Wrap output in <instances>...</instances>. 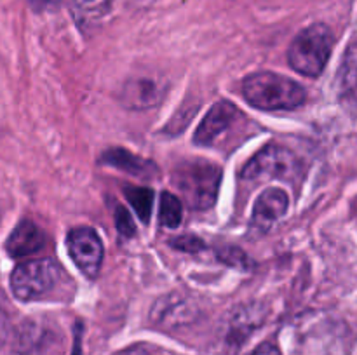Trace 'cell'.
I'll return each mask as SVG.
<instances>
[{"mask_svg": "<svg viewBox=\"0 0 357 355\" xmlns=\"http://www.w3.org/2000/svg\"><path fill=\"white\" fill-rule=\"evenodd\" d=\"M171 183L188 207L204 211L213 207L218 198L222 167L204 159L183 160L174 166Z\"/></svg>", "mask_w": 357, "mask_h": 355, "instance_id": "1", "label": "cell"}, {"mask_svg": "<svg viewBox=\"0 0 357 355\" xmlns=\"http://www.w3.org/2000/svg\"><path fill=\"white\" fill-rule=\"evenodd\" d=\"M243 93L248 103L260 110H293L307 97L300 84L272 72H258L246 77Z\"/></svg>", "mask_w": 357, "mask_h": 355, "instance_id": "2", "label": "cell"}, {"mask_svg": "<svg viewBox=\"0 0 357 355\" xmlns=\"http://www.w3.org/2000/svg\"><path fill=\"white\" fill-rule=\"evenodd\" d=\"M333 44V33L326 24H312L300 31L289 45V65L295 72L305 77H319L330 59Z\"/></svg>", "mask_w": 357, "mask_h": 355, "instance_id": "3", "label": "cell"}, {"mask_svg": "<svg viewBox=\"0 0 357 355\" xmlns=\"http://www.w3.org/2000/svg\"><path fill=\"white\" fill-rule=\"evenodd\" d=\"M302 160L286 146L268 145L261 148L243 169L244 180L295 181L302 176Z\"/></svg>", "mask_w": 357, "mask_h": 355, "instance_id": "4", "label": "cell"}, {"mask_svg": "<svg viewBox=\"0 0 357 355\" xmlns=\"http://www.w3.org/2000/svg\"><path fill=\"white\" fill-rule=\"evenodd\" d=\"M61 267L52 260L26 261L14 268L10 289L21 301H31L47 294L61 277Z\"/></svg>", "mask_w": 357, "mask_h": 355, "instance_id": "5", "label": "cell"}, {"mask_svg": "<svg viewBox=\"0 0 357 355\" xmlns=\"http://www.w3.org/2000/svg\"><path fill=\"white\" fill-rule=\"evenodd\" d=\"M68 254L79 270L89 278H94L100 274L103 263V242L96 230L89 226H77L70 230L66 237Z\"/></svg>", "mask_w": 357, "mask_h": 355, "instance_id": "6", "label": "cell"}, {"mask_svg": "<svg viewBox=\"0 0 357 355\" xmlns=\"http://www.w3.org/2000/svg\"><path fill=\"white\" fill-rule=\"evenodd\" d=\"M239 115V110L229 101H220V103L213 104V108L208 111L204 120L201 122V125L195 131L194 141L201 146L215 145L216 139L223 132L229 131L230 125L236 122Z\"/></svg>", "mask_w": 357, "mask_h": 355, "instance_id": "7", "label": "cell"}, {"mask_svg": "<svg viewBox=\"0 0 357 355\" xmlns=\"http://www.w3.org/2000/svg\"><path fill=\"white\" fill-rule=\"evenodd\" d=\"M45 246V233L30 219H23L10 232L6 251L10 258H24L38 253Z\"/></svg>", "mask_w": 357, "mask_h": 355, "instance_id": "8", "label": "cell"}, {"mask_svg": "<svg viewBox=\"0 0 357 355\" xmlns=\"http://www.w3.org/2000/svg\"><path fill=\"white\" fill-rule=\"evenodd\" d=\"M289 197L279 188H268L257 198L253 207V225L260 230H268L286 214Z\"/></svg>", "mask_w": 357, "mask_h": 355, "instance_id": "9", "label": "cell"}, {"mask_svg": "<svg viewBox=\"0 0 357 355\" xmlns=\"http://www.w3.org/2000/svg\"><path fill=\"white\" fill-rule=\"evenodd\" d=\"M101 162L108 164L112 167H117V169L126 171V173L131 174H152V171H155V166L153 162H149V160L142 159L138 155H132L131 152L122 148H112L107 150L101 157Z\"/></svg>", "mask_w": 357, "mask_h": 355, "instance_id": "10", "label": "cell"}, {"mask_svg": "<svg viewBox=\"0 0 357 355\" xmlns=\"http://www.w3.org/2000/svg\"><path fill=\"white\" fill-rule=\"evenodd\" d=\"M160 96H162V90L150 79L132 80L124 89L126 104L132 108L152 106L160 100Z\"/></svg>", "mask_w": 357, "mask_h": 355, "instance_id": "11", "label": "cell"}, {"mask_svg": "<svg viewBox=\"0 0 357 355\" xmlns=\"http://www.w3.org/2000/svg\"><path fill=\"white\" fill-rule=\"evenodd\" d=\"M338 80H340L342 96L357 100V37L351 42L349 49L345 51Z\"/></svg>", "mask_w": 357, "mask_h": 355, "instance_id": "12", "label": "cell"}, {"mask_svg": "<svg viewBox=\"0 0 357 355\" xmlns=\"http://www.w3.org/2000/svg\"><path fill=\"white\" fill-rule=\"evenodd\" d=\"M112 0H70V9L79 24L96 23L110 9Z\"/></svg>", "mask_w": 357, "mask_h": 355, "instance_id": "13", "label": "cell"}, {"mask_svg": "<svg viewBox=\"0 0 357 355\" xmlns=\"http://www.w3.org/2000/svg\"><path fill=\"white\" fill-rule=\"evenodd\" d=\"M126 198L132 209L136 211L138 218L143 223H149L150 216H152V205H153V191L145 187H135V184H126L124 187Z\"/></svg>", "mask_w": 357, "mask_h": 355, "instance_id": "14", "label": "cell"}, {"mask_svg": "<svg viewBox=\"0 0 357 355\" xmlns=\"http://www.w3.org/2000/svg\"><path fill=\"white\" fill-rule=\"evenodd\" d=\"M181 218H183V205H181L180 198L174 197L169 191H164L160 195V205H159V219L164 226L167 228H176L180 226Z\"/></svg>", "mask_w": 357, "mask_h": 355, "instance_id": "15", "label": "cell"}, {"mask_svg": "<svg viewBox=\"0 0 357 355\" xmlns=\"http://www.w3.org/2000/svg\"><path fill=\"white\" fill-rule=\"evenodd\" d=\"M114 218H115V226H117L119 233L124 237H132L136 233V225L132 221L131 214H129L128 209L124 205H115L114 209Z\"/></svg>", "mask_w": 357, "mask_h": 355, "instance_id": "16", "label": "cell"}, {"mask_svg": "<svg viewBox=\"0 0 357 355\" xmlns=\"http://www.w3.org/2000/svg\"><path fill=\"white\" fill-rule=\"evenodd\" d=\"M171 246H174L176 249L187 251V253H197V251L204 249V244H202L201 239L194 235H185V237H178V239L171 240Z\"/></svg>", "mask_w": 357, "mask_h": 355, "instance_id": "17", "label": "cell"}, {"mask_svg": "<svg viewBox=\"0 0 357 355\" xmlns=\"http://www.w3.org/2000/svg\"><path fill=\"white\" fill-rule=\"evenodd\" d=\"M218 256L230 265H237V267H248V260H246V256H244V253L241 249H236V247H229V249L218 251Z\"/></svg>", "mask_w": 357, "mask_h": 355, "instance_id": "18", "label": "cell"}, {"mask_svg": "<svg viewBox=\"0 0 357 355\" xmlns=\"http://www.w3.org/2000/svg\"><path fill=\"white\" fill-rule=\"evenodd\" d=\"M7 333H9V320H7L6 310H3V298L0 294V348L6 343Z\"/></svg>", "mask_w": 357, "mask_h": 355, "instance_id": "19", "label": "cell"}, {"mask_svg": "<svg viewBox=\"0 0 357 355\" xmlns=\"http://www.w3.org/2000/svg\"><path fill=\"white\" fill-rule=\"evenodd\" d=\"M250 355H281L279 348L272 343H264L258 348H255Z\"/></svg>", "mask_w": 357, "mask_h": 355, "instance_id": "20", "label": "cell"}, {"mask_svg": "<svg viewBox=\"0 0 357 355\" xmlns=\"http://www.w3.org/2000/svg\"><path fill=\"white\" fill-rule=\"evenodd\" d=\"M121 355H160V354L159 352L152 350V348H146V347H142V345H138V347L128 348V350L122 352Z\"/></svg>", "mask_w": 357, "mask_h": 355, "instance_id": "21", "label": "cell"}, {"mask_svg": "<svg viewBox=\"0 0 357 355\" xmlns=\"http://www.w3.org/2000/svg\"><path fill=\"white\" fill-rule=\"evenodd\" d=\"M58 0H31V3H35V6L38 7H45V6H52V3H56Z\"/></svg>", "mask_w": 357, "mask_h": 355, "instance_id": "22", "label": "cell"}, {"mask_svg": "<svg viewBox=\"0 0 357 355\" xmlns=\"http://www.w3.org/2000/svg\"><path fill=\"white\" fill-rule=\"evenodd\" d=\"M73 355H79V331H77V340H75V348H73Z\"/></svg>", "mask_w": 357, "mask_h": 355, "instance_id": "23", "label": "cell"}]
</instances>
